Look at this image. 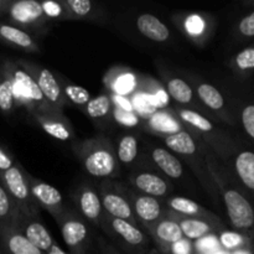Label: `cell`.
<instances>
[{"instance_id":"cell-46","label":"cell","mask_w":254,"mask_h":254,"mask_svg":"<svg viewBox=\"0 0 254 254\" xmlns=\"http://www.w3.org/2000/svg\"><path fill=\"white\" fill-rule=\"evenodd\" d=\"M46 254H69L67 252H64V250H62L61 247H60L59 245H56V243H54V246H52L51 248H50V251L47 252Z\"/></svg>"},{"instance_id":"cell-9","label":"cell","mask_w":254,"mask_h":254,"mask_svg":"<svg viewBox=\"0 0 254 254\" xmlns=\"http://www.w3.org/2000/svg\"><path fill=\"white\" fill-rule=\"evenodd\" d=\"M5 16L10 25L20 27L26 32H37L46 26L47 19L42 12L41 5L37 0H16L9 1Z\"/></svg>"},{"instance_id":"cell-13","label":"cell","mask_w":254,"mask_h":254,"mask_svg":"<svg viewBox=\"0 0 254 254\" xmlns=\"http://www.w3.org/2000/svg\"><path fill=\"white\" fill-rule=\"evenodd\" d=\"M27 178H29L30 191L34 200L36 201L41 210L47 211L56 221L66 210L61 192L52 185L34 178L30 174Z\"/></svg>"},{"instance_id":"cell-26","label":"cell","mask_w":254,"mask_h":254,"mask_svg":"<svg viewBox=\"0 0 254 254\" xmlns=\"http://www.w3.org/2000/svg\"><path fill=\"white\" fill-rule=\"evenodd\" d=\"M165 91L168 96L173 99L175 103L180 106H191L196 104L195 92L193 88L183 78L179 77H171L166 81Z\"/></svg>"},{"instance_id":"cell-44","label":"cell","mask_w":254,"mask_h":254,"mask_svg":"<svg viewBox=\"0 0 254 254\" xmlns=\"http://www.w3.org/2000/svg\"><path fill=\"white\" fill-rule=\"evenodd\" d=\"M238 31L243 36H254V11L241 20L240 25H238Z\"/></svg>"},{"instance_id":"cell-12","label":"cell","mask_w":254,"mask_h":254,"mask_svg":"<svg viewBox=\"0 0 254 254\" xmlns=\"http://www.w3.org/2000/svg\"><path fill=\"white\" fill-rule=\"evenodd\" d=\"M129 183L138 192L151 197H166L173 191V185L161 174L146 168H136L129 175Z\"/></svg>"},{"instance_id":"cell-25","label":"cell","mask_w":254,"mask_h":254,"mask_svg":"<svg viewBox=\"0 0 254 254\" xmlns=\"http://www.w3.org/2000/svg\"><path fill=\"white\" fill-rule=\"evenodd\" d=\"M180 26L184 34L195 42L205 41L208 31V21L205 15L198 12L184 15L180 20Z\"/></svg>"},{"instance_id":"cell-10","label":"cell","mask_w":254,"mask_h":254,"mask_svg":"<svg viewBox=\"0 0 254 254\" xmlns=\"http://www.w3.org/2000/svg\"><path fill=\"white\" fill-rule=\"evenodd\" d=\"M17 62L31 74L47 103L57 111H64L68 102L66 101L62 93L60 79H57V77L46 67L40 66L34 62L22 61V60H17Z\"/></svg>"},{"instance_id":"cell-40","label":"cell","mask_w":254,"mask_h":254,"mask_svg":"<svg viewBox=\"0 0 254 254\" xmlns=\"http://www.w3.org/2000/svg\"><path fill=\"white\" fill-rule=\"evenodd\" d=\"M161 254H196V250L191 241L183 238L179 242L169 246Z\"/></svg>"},{"instance_id":"cell-22","label":"cell","mask_w":254,"mask_h":254,"mask_svg":"<svg viewBox=\"0 0 254 254\" xmlns=\"http://www.w3.org/2000/svg\"><path fill=\"white\" fill-rule=\"evenodd\" d=\"M0 41L25 52L37 54L40 47L31 34L14 25L0 22Z\"/></svg>"},{"instance_id":"cell-36","label":"cell","mask_w":254,"mask_h":254,"mask_svg":"<svg viewBox=\"0 0 254 254\" xmlns=\"http://www.w3.org/2000/svg\"><path fill=\"white\" fill-rule=\"evenodd\" d=\"M73 20H87L97 16L96 5L91 0H64Z\"/></svg>"},{"instance_id":"cell-35","label":"cell","mask_w":254,"mask_h":254,"mask_svg":"<svg viewBox=\"0 0 254 254\" xmlns=\"http://www.w3.org/2000/svg\"><path fill=\"white\" fill-rule=\"evenodd\" d=\"M42 12L47 21H71L73 20L64 0H45L40 1Z\"/></svg>"},{"instance_id":"cell-23","label":"cell","mask_w":254,"mask_h":254,"mask_svg":"<svg viewBox=\"0 0 254 254\" xmlns=\"http://www.w3.org/2000/svg\"><path fill=\"white\" fill-rule=\"evenodd\" d=\"M136 30L146 39L155 42H166L170 39V30L159 17L151 14H140L135 21Z\"/></svg>"},{"instance_id":"cell-11","label":"cell","mask_w":254,"mask_h":254,"mask_svg":"<svg viewBox=\"0 0 254 254\" xmlns=\"http://www.w3.org/2000/svg\"><path fill=\"white\" fill-rule=\"evenodd\" d=\"M126 190L131 210L139 225L146 228L164 217V213L166 211V208L164 207V201H161L160 198L144 195L134 189H126Z\"/></svg>"},{"instance_id":"cell-24","label":"cell","mask_w":254,"mask_h":254,"mask_svg":"<svg viewBox=\"0 0 254 254\" xmlns=\"http://www.w3.org/2000/svg\"><path fill=\"white\" fill-rule=\"evenodd\" d=\"M174 113L178 116L181 124H185V126L190 127L200 136H206V134H212L215 131V127L211 123L210 119H207L205 116H202L200 112L195 111V109L175 107L174 108Z\"/></svg>"},{"instance_id":"cell-30","label":"cell","mask_w":254,"mask_h":254,"mask_svg":"<svg viewBox=\"0 0 254 254\" xmlns=\"http://www.w3.org/2000/svg\"><path fill=\"white\" fill-rule=\"evenodd\" d=\"M196 93H197L198 99L211 111L220 113L225 109V98L221 92L212 84L206 83V82H198L196 86Z\"/></svg>"},{"instance_id":"cell-5","label":"cell","mask_w":254,"mask_h":254,"mask_svg":"<svg viewBox=\"0 0 254 254\" xmlns=\"http://www.w3.org/2000/svg\"><path fill=\"white\" fill-rule=\"evenodd\" d=\"M27 176L29 173L16 161L12 168L0 174V180L22 216L40 217L41 208L32 197Z\"/></svg>"},{"instance_id":"cell-19","label":"cell","mask_w":254,"mask_h":254,"mask_svg":"<svg viewBox=\"0 0 254 254\" xmlns=\"http://www.w3.org/2000/svg\"><path fill=\"white\" fill-rule=\"evenodd\" d=\"M145 231L154 240L156 245V251L159 253H163L169 246L174 245L184 238L180 226L165 216L158 222L146 227Z\"/></svg>"},{"instance_id":"cell-48","label":"cell","mask_w":254,"mask_h":254,"mask_svg":"<svg viewBox=\"0 0 254 254\" xmlns=\"http://www.w3.org/2000/svg\"><path fill=\"white\" fill-rule=\"evenodd\" d=\"M148 254H161V253H159L156 250H151V251H149Z\"/></svg>"},{"instance_id":"cell-8","label":"cell","mask_w":254,"mask_h":254,"mask_svg":"<svg viewBox=\"0 0 254 254\" xmlns=\"http://www.w3.org/2000/svg\"><path fill=\"white\" fill-rule=\"evenodd\" d=\"M161 139L164 140L168 150H170L173 154H176V156L179 155L185 159L186 163L196 171L198 180L203 185L210 181V176L205 175L201 170V154H202L201 145L190 131L183 129L174 134L161 136Z\"/></svg>"},{"instance_id":"cell-2","label":"cell","mask_w":254,"mask_h":254,"mask_svg":"<svg viewBox=\"0 0 254 254\" xmlns=\"http://www.w3.org/2000/svg\"><path fill=\"white\" fill-rule=\"evenodd\" d=\"M202 154H205V161L207 165V170L211 178L215 180L216 185L222 193L223 201L226 205L228 218L231 223L237 231L245 233H252L254 231V208L250 201L236 189L226 185L222 175L217 171L213 164L212 155L206 150V148L201 149Z\"/></svg>"},{"instance_id":"cell-39","label":"cell","mask_w":254,"mask_h":254,"mask_svg":"<svg viewBox=\"0 0 254 254\" xmlns=\"http://www.w3.org/2000/svg\"><path fill=\"white\" fill-rule=\"evenodd\" d=\"M236 67L241 71L254 68V47H248L241 51L235 59Z\"/></svg>"},{"instance_id":"cell-38","label":"cell","mask_w":254,"mask_h":254,"mask_svg":"<svg viewBox=\"0 0 254 254\" xmlns=\"http://www.w3.org/2000/svg\"><path fill=\"white\" fill-rule=\"evenodd\" d=\"M113 116L118 123L124 127H135L139 123V117L134 113L131 109H126L117 104L116 108L113 109Z\"/></svg>"},{"instance_id":"cell-33","label":"cell","mask_w":254,"mask_h":254,"mask_svg":"<svg viewBox=\"0 0 254 254\" xmlns=\"http://www.w3.org/2000/svg\"><path fill=\"white\" fill-rule=\"evenodd\" d=\"M20 217H21V213L19 208L16 207L0 180V223H10V225L17 226Z\"/></svg>"},{"instance_id":"cell-17","label":"cell","mask_w":254,"mask_h":254,"mask_svg":"<svg viewBox=\"0 0 254 254\" xmlns=\"http://www.w3.org/2000/svg\"><path fill=\"white\" fill-rule=\"evenodd\" d=\"M17 227L21 231L22 235L29 240V242L44 254L49 252L50 248L54 246L55 242L52 240V236L41 222L40 217H34V216L29 217V216L21 215Z\"/></svg>"},{"instance_id":"cell-29","label":"cell","mask_w":254,"mask_h":254,"mask_svg":"<svg viewBox=\"0 0 254 254\" xmlns=\"http://www.w3.org/2000/svg\"><path fill=\"white\" fill-rule=\"evenodd\" d=\"M235 170L243 185L254 191V153L241 151L235 160Z\"/></svg>"},{"instance_id":"cell-32","label":"cell","mask_w":254,"mask_h":254,"mask_svg":"<svg viewBox=\"0 0 254 254\" xmlns=\"http://www.w3.org/2000/svg\"><path fill=\"white\" fill-rule=\"evenodd\" d=\"M15 106L16 102L14 98L11 79L0 62V112L5 116H9L14 112Z\"/></svg>"},{"instance_id":"cell-15","label":"cell","mask_w":254,"mask_h":254,"mask_svg":"<svg viewBox=\"0 0 254 254\" xmlns=\"http://www.w3.org/2000/svg\"><path fill=\"white\" fill-rule=\"evenodd\" d=\"M0 253L44 254L29 242L16 225L10 223H0Z\"/></svg>"},{"instance_id":"cell-1","label":"cell","mask_w":254,"mask_h":254,"mask_svg":"<svg viewBox=\"0 0 254 254\" xmlns=\"http://www.w3.org/2000/svg\"><path fill=\"white\" fill-rule=\"evenodd\" d=\"M76 155L84 170L93 178L112 180L119 174L116 149L108 138L96 136L81 141L76 146Z\"/></svg>"},{"instance_id":"cell-7","label":"cell","mask_w":254,"mask_h":254,"mask_svg":"<svg viewBox=\"0 0 254 254\" xmlns=\"http://www.w3.org/2000/svg\"><path fill=\"white\" fill-rule=\"evenodd\" d=\"M126 186L114 180H102L99 185V197L104 213L114 218L124 220L139 227V223L131 210L130 202L127 196Z\"/></svg>"},{"instance_id":"cell-6","label":"cell","mask_w":254,"mask_h":254,"mask_svg":"<svg viewBox=\"0 0 254 254\" xmlns=\"http://www.w3.org/2000/svg\"><path fill=\"white\" fill-rule=\"evenodd\" d=\"M56 222L69 254H87L91 243V230L78 211L66 207Z\"/></svg>"},{"instance_id":"cell-20","label":"cell","mask_w":254,"mask_h":254,"mask_svg":"<svg viewBox=\"0 0 254 254\" xmlns=\"http://www.w3.org/2000/svg\"><path fill=\"white\" fill-rule=\"evenodd\" d=\"M164 203H165L166 210L173 211L181 216L203 218V220L211 221V222L220 223L218 218L211 211L206 210L203 206L191 198L183 197V196H170L168 198H164Z\"/></svg>"},{"instance_id":"cell-45","label":"cell","mask_w":254,"mask_h":254,"mask_svg":"<svg viewBox=\"0 0 254 254\" xmlns=\"http://www.w3.org/2000/svg\"><path fill=\"white\" fill-rule=\"evenodd\" d=\"M98 247H99V252L101 254H123L119 252L114 246L109 245L106 240H103L102 237H98Z\"/></svg>"},{"instance_id":"cell-4","label":"cell","mask_w":254,"mask_h":254,"mask_svg":"<svg viewBox=\"0 0 254 254\" xmlns=\"http://www.w3.org/2000/svg\"><path fill=\"white\" fill-rule=\"evenodd\" d=\"M99 227L127 254H148L149 238L140 227L124 220L114 218L104 213Z\"/></svg>"},{"instance_id":"cell-43","label":"cell","mask_w":254,"mask_h":254,"mask_svg":"<svg viewBox=\"0 0 254 254\" xmlns=\"http://www.w3.org/2000/svg\"><path fill=\"white\" fill-rule=\"evenodd\" d=\"M15 164H16V160L11 155V153L7 149H5L4 146L0 145V174L9 170Z\"/></svg>"},{"instance_id":"cell-3","label":"cell","mask_w":254,"mask_h":254,"mask_svg":"<svg viewBox=\"0 0 254 254\" xmlns=\"http://www.w3.org/2000/svg\"><path fill=\"white\" fill-rule=\"evenodd\" d=\"M1 64L11 79L14 98L16 103L26 106L30 114L62 113L47 103L35 79L19 62L4 60Z\"/></svg>"},{"instance_id":"cell-34","label":"cell","mask_w":254,"mask_h":254,"mask_svg":"<svg viewBox=\"0 0 254 254\" xmlns=\"http://www.w3.org/2000/svg\"><path fill=\"white\" fill-rule=\"evenodd\" d=\"M84 112L92 119H103L113 113V103L108 94H99L89 99L84 106Z\"/></svg>"},{"instance_id":"cell-21","label":"cell","mask_w":254,"mask_h":254,"mask_svg":"<svg viewBox=\"0 0 254 254\" xmlns=\"http://www.w3.org/2000/svg\"><path fill=\"white\" fill-rule=\"evenodd\" d=\"M150 161L171 180H180L184 176V165L180 159L163 146H151L149 150Z\"/></svg>"},{"instance_id":"cell-41","label":"cell","mask_w":254,"mask_h":254,"mask_svg":"<svg viewBox=\"0 0 254 254\" xmlns=\"http://www.w3.org/2000/svg\"><path fill=\"white\" fill-rule=\"evenodd\" d=\"M242 124L248 135L254 139V104H250L243 108Z\"/></svg>"},{"instance_id":"cell-47","label":"cell","mask_w":254,"mask_h":254,"mask_svg":"<svg viewBox=\"0 0 254 254\" xmlns=\"http://www.w3.org/2000/svg\"><path fill=\"white\" fill-rule=\"evenodd\" d=\"M10 0H0V15L5 14V10H6L7 5H9Z\"/></svg>"},{"instance_id":"cell-27","label":"cell","mask_w":254,"mask_h":254,"mask_svg":"<svg viewBox=\"0 0 254 254\" xmlns=\"http://www.w3.org/2000/svg\"><path fill=\"white\" fill-rule=\"evenodd\" d=\"M106 83L118 96H127L136 87V77L127 69H114L106 77Z\"/></svg>"},{"instance_id":"cell-18","label":"cell","mask_w":254,"mask_h":254,"mask_svg":"<svg viewBox=\"0 0 254 254\" xmlns=\"http://www.w3.org/2000/svg\"><path fill=\"white\" fill-rule=\"evenodd\" d=\"M164 216L178 223L180 226L184 238L191 241V242L201 240L217 230L218 223L211 222V221L203 220V218L186 217V216H181L169 210L165 211Z\"/></svg>"},{"instance_id":"cell-42","label":"cell","mask_w":254,"mask_h":254,"mask_svg":"<svg viewBox=\"0 0 254 254\" xmlns=\"http://www.w3.org/2000/svg\"><path fill=\"white\" fill-rule=\"evenodd\" d=\"M221 245L226 248V250H237L241 245H242V238L236 233L223 232L220 237Z\"/></svg>"},{"instance_id":"cell-14","label":"cell","mask_w":254,"mask_h":254,"mask_svg":"<svg viewBox=\"0 0 254 254\" xmlns=\"http://www.w3.org/2000/svg\"><path fill=\"white\" fill-rule=\"evenodd\" d=\"M76 205L78 213L87 222L93 225L94 227H99L104 211L98 191L93 186L86 184L78 189L76 195Z\"/></svg>"},{"instance_id":"cell-28","label":"cell","mask_w":254,"mask_h":254,"mask_svg":"<svg viewBox=\"0 0 254 254\" xmlns=\"http://www.w3.org/2000/svg\"><path fill=\"white\" fill-rule=\"evenodd\" d=\"M116 155L118 163L124 166H129L139 156V140L133 134H124L117 144Z\"/></svg>"},{"instance_id":"cell-16","label":"cell","mask_w":254,"mask_h":254,"mask_svg":"<svg viewBox=\"0 0 254 254\" xmlns=\"http://www.w3.org/2000/svg\"><path fill=\"white\" fill-rule=\"evenodd\" d=\"M32 118L42 130L60 141H71L74 138L73 128L68 118L62 113H32Z\"/></svg>"},{"instance_id":"cell-31","label":"cell","mask_w":254,"mask_h":254,"mask_svg":"<svg viewBox=\"0 0 254 254\" xmlns=\"http://www.w3.org/2000/svg\"><path fill=\"white\" fill-rule=\"evenodd\" d=\"M149 124H150V128L160 136L174 134L184 129L181 122L176 121L171 114L166 113V112H156L150 118Z\"/></svg>"},{"instance_id":"cell-37","label":"cell","mask_w":254,"mask_h":254,"mask_svg":"<svg viewBox=\"0 0 254 254\" xmlns=\"http://www.w3.org/2000/svg\"><path fill=\"white\" fill-rule=\"evenodd\" d=\"M60 84H61L62 93H64V98L68 103H73L76 106H86L92 98L89 92L86 88L81 86H76V84L68 83L60 79Z\"/></svg>"}]
</instances>
